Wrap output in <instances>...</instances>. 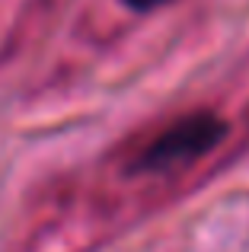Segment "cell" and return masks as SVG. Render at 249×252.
<instances>
[{"label":"cell","mask_w":249,"mask_h":252,"mask_svg":"<svg viewBox=\"0 0 249 252\" xmlns=\"http://www.w3.org/2000/svg\"><path fill=\"white\" fill-rule=\"evenodd\" d=\"M227 137V122L214 109H192L163 122L160 128L124 141L109 160L122 176H176L192 169Z\"/></svg>","instance_id":"obj_1"},{"label":"cell","mask_w":249,"mask_h":252,"mask_svg":"<svg viewBox=\"0 0 249 252\" xmlns=\"http://www.w3.org/2000/svg\"><path fill=\"white\" fill-rule=\"evenodd\" d=\"M122 3L131 6V10H137V13H147V10H156V6L169 3V0H122Z\"/></svg>","instance_id":"obj_2"}]
</instances>
